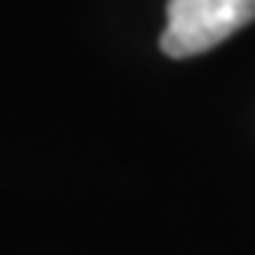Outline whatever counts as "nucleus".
Wrapping results in <instances>:
<instances>
[{
  "mask_svg": "<svg viewBox=\"0 0 255 255\" xmlns=\"http://www.w3.org/2000/svg\"><path fill=\"white\" fill-rule=\"evenodd\" d=\"M255 20V0H166L159 47L166 57L186 60L219 47Z\"/></svg>",
  "mask_w": 255,
  "mask_h": 255,
  "instance_id": "nucleus-1",
  "label": "nucleus"
}]
</instances>
